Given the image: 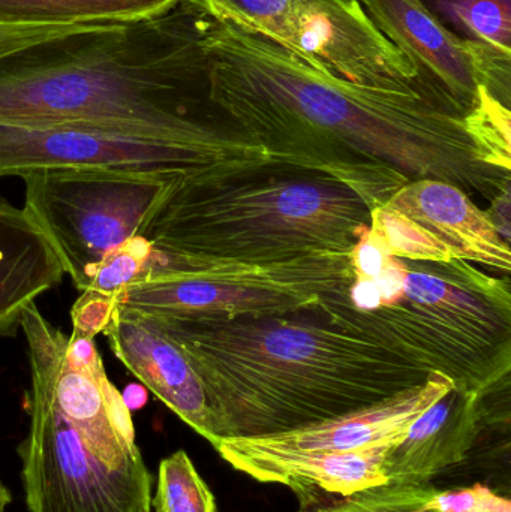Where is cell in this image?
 <instances>
[{"instance_id":"26","label":"cell","mask_w":511,"mask_h":512,"mask_svg":"<svg viewBox=\"0 0 511 512\" xmlns=\"http://www.w3.org/2000/svg\"><path fill=\"white\" fill-rule=\"evenodd\" d=\"M113 298L104 297L96 292H81V297L72 306V334L71 336L95 339L104 331L113 315Z\"/></svg>"},{"instance_id":"13","label":"cell","mask_w":511,"mask_h":512,"mask_svg":"<svg viewBox=\"0 0 511 512\" xmlns=\"http://www.w3.org/2000/svg\"><path fill=\"white\" fill-rule=\"evenodd\" d=\"M486 423L482 396L453 387L389 448L383 460L386 483L431 484L435 477L467 460Z\"/></svg>"},{"instance_id":"15","label":"cell","mask_w":511,"mask_h":512,"mask_svg":"<svg viewBox=\"0 0 511 512\" xmlns=\"http://www.w3.org/2000/svg\"><path fill=\"white\" fill-rule=\"evenodd\" d=\"M384 204L429 231L456 259L509 276L510 243L500 236L488 212L458 186L441 180H411Z\"/></svg>"},{"instance_id":"23","label":"cell","mask_w":511,"mask_h":512,"mask_svg":"<svg viewBox=\"0 0 511 512\" xmlns=\"http://www.w3.org/2000/svg\"><path fill=\"white\" fill-rule=\"evenodd\" d=\"M152 254L149 240L141 236L132 237L99 264L86 291L113 298L117 292L146 276Z\"/></svg>"},{"instance_id":"1","label":"cell","mask_w":511,"mask_h":512,"mask_svg":"<svg viewBox=\"0 0 511 512\" xmlns=\"http://www.w3.org/2000/svg\"><path fill=\"white\" fill-rule=\"evenodd\" d=\"M189 2L204 99L221 125L342 182L357 165L380 164L491 201L509 191L510 173L485 164L464 114L440 96L342 80Z\"/></svg>"},{"instance_id":"20","label":"cell","mask_w":511,"mask_h":512,"mask_svg":"<svg viewBox=\"0 0 511 512\" xmlns=\"http://www.w3.org/2000/svg\"><path fill=\"white\" fill-rule=\"evenodd\" d=\"M155 512H218L216 499L186 451L170 454L159 463Z\"/></svg>"},{"instance_id":"24","label":"cell","mask_w":511,"mask_h":512,"mask_svg":"<svg viewBox=\"0 0 511 512\" xmlns=\"http://www.w3.org/2000/svg\"><path fill=\"white\" fill-rule=\"evenodd\" d=\"M465 44L473 59L479 87H483L504 107L510 108L511 53L479 42L465 41Z\"/></svg>"},{"instance_id":"16","label":"cell","mask_w":511,"mask_h":512,"mask_svg":"<svg viewBox=\"0 0 511 512\" xmlns=\"http://www.w3.org/2000/svg\"><path fill=\"white\" fill-rule=\"evenodd\" d=\"M65 274L32 216L0 197V336L14 334L24 310L60 285Z\"/></svg>"},{"instance_id":"27","label":"cell","mask_w":511,"mask_h":512,"mask_svg":"<svg viewBox=\"0 0 511 512\" xmlns=\"http://www.w3.org/2000/svg\"><path fill=\"white\" fill-rule=\"evenodd\" d=\"M99 24H47V26H0V57L38 42L89 29Z\"/></svg>"},{"instance_id":"28","label":"cell","mask_w":511,"mask_h":512,"mask_svg":"<svg viewBox=\"0 0 511 512\" xmlns=\"http://www.w3.org/2000/svg\"><path fill=\"white\" fill-rule=\"evenodd\" d=\"M390 255L377 239L369 234L368 228L360 234L359 242L351 251V265L354 276L374 279L386 267Z\"/></svg>"},{"instance_id":"29","label":"cell","mask_w":511,"mask_h":512,"mask_svg":"<svg viewBox=\"0 0 511 512\" xmlns=\"http://www.w3.org/2000/svg\"><path fill=\"white\" fill-rule=\"evenodd\" d=\"M11 502V492H9L8 487H6L5 484L2 483V480H0V512H5Z\"/></svg>"},{"instance_id":"2","label":"cell","mask_w":511,"mask_h":512,"mask_svg":"<svg viewBox=\"0 0 511 512\" xmlns=\"http://www.w3.org/2000/svg\"><path fill=\"white\" fill-rule=\"evenodd\" d=\"M0 123L192 146L255 143L210 116L188 0L161 17L99 24L0 57Z\"/></svg>"},{"instance_id":"11","label":"cell","mask_w":511,"mask_h":512,"mask_svg":"<svg viewBox=\"0 0 511 512\" xmlns=\"http://www.w3.org/2000/svg\"><path fill=\"white\" fill-rule=\"evenodd\" d=\"M102 334L143 387L207 441L206 390L182 348L149 316L126 307L116 306Z\"/></svg>"},{"instance_id":"9","label":"cell","mask_w":511,"mask_h":512,"mask_svg":"<svg viewBox=\"0 0 511 512\" xmlns=\"http://www.w3.org/2000/svg\"><path fill=\"white\" fill-rule=\"evenodd\" d=\"M26 210L53 245L75 288L86 291L96 268L137 236L177 180L111 170H48L21 177Z\"/></svg>"},{"instance_id":"12","label":"cell","mask_w":511,"mask_h":512,"mask_svg":"<svg viewBox=\"0 0 511 512\" xmlns=\"http://www.w3.org/2000/svg\"><path fill=\"white\" fill-rule=\"evenodd\" d=\"M378 30L416 66L420 78L462 114L477 101L476 71L464 39L420 0H359Z\"/></svg>"},{"instance_id":"4","label":"cell","mask_w":511,"mask_h":512,"mask_svg":"<svg viewBox=\"0 0 511 512\" xmlns=\"http://www.w3.org/2000/svg\"><path fill=\"white\" fill-rule=\"evenodd\" d=\"M29 349L30 427L18 447L29 512H152L153 477L131 409L98 349L68 352L36 303L21 316Z\"/></svg>"},{"instance_id":"10","label":"cell","mask_w":511,"mask_h":512,"mask_svg":"<svg viewBox=\"0 0 511 512\" xmlns=\"http://www.w3.org/2000/svg\"><path fill=\"white\" fill-rule=\"evenodd\" d=\"M279 45L342 80L401 92L422 90L447 101L375 27L359 0H293Z\"/></svg>"},{"instance_id":"8","label":"cell","mask_w":511,"mask_h":512,"mask_svg":"<svg viewBox=\"0 0 511 512\" xmlns=\"http://www.w3.org/2000/svg\"><path fill=\"white\" fill-rule=\"evenodd\" d=\"M288 168L314 170L315 165L299 156L272 152L258 143L192 146L75 126L0 123V179L48 170H111L215 185Z\"/></svg>"},{"instance_id":"5","label":"cell","mask_w":511,"mask_h":512,"mask_svg":"<svg viewBox=\"0 0 511 512\" xmlns=\"http://www.w3.org/2000/svg\"><path fill=\"white\" fill-rule=\"evenodd\" d=\"M305 313L440 373L467 393L483 396L510 379L509 277L462 259L390 256L377 277L354 276Z\"/></svg>"},{"instance_id":"6","label":"cell","mask_w":511,"mask_h":512,"mask_svg":"<svg viewBox=\"0 0 511 512\" xmlns=\"http://www.w3.org/2000/svg\"><path fill=\"white\" fill-rule=\"evenodd\" d=\"M371 204L317 170H270L216 185L179 180L137 236L165 254L269 262L351 252L369 227Z\"/></svg>"},{"instance_id":"21","label":"cell","mask_w":511,"mask_h":512,"mask_svg":"<svg viewBox=\"0 0 511 512\" xmlns=\"http://www.w3.org/2000/svg\"><path fill=\"white\" fill-rule=\"evenodd\" d=\"M368 231L387 254L396 258L431 262L455 259L453 252L429 231L386 204L371 209Z\"/></svg>"},{"instance_id":"22","label":"cell","mask_w":511,"mask_h":512,"mask_svg":"<svg viewBox=\"0 0 511 512\" xmlns=\"http://www.w3.org/2000/svg\"><path fill=\"white\" fill-rule=\"evenodd\" d=\"M464 120L485 164L511 173L510 108L479 87L476 104L465 114Z\"/></svg>"},{"instance_id":"3","label":"cell","mask_w":511,"mask_h":512,"mask_svg":"<svg viewBox=\"0 0 511 512\" xmlns=\"http://www.w3.org/2000/svg\"><path fill=\"white\" fill-rule=\"evenodd\" d=\"M152 321L203 381L209 444L336 420L414 390L432 375L308 313L221 325Z\"/></svg>"},{"instance_id":"14","label":"cell","mask_w":511,"mask_h":512,"mask_svg":"<svg viewBox=\"0 0 511 512\" xmlns=\"http://www.w3.org/2000/svg\"><path fill=\"white\" fill-rule=\"evenodd\" d=\"M210 445L231 468L260 483L282 484L294 493L323 490L350 495L386 484L383 460L393 444L350 453L260 450L240 438L216 439Z\"/></svg>"},{"instance_id":"18","label":"cell","mask_w":511,"mask_h":512,"mask_svg":"<svg viewBox=\"0 0 511 512\" xmlns=\"http://www.w3.org/2000/svg\"><path fill=\"white\" fill-rule=\"evenodd\" d=\"M435 489L425 486L380 484L350 495H336L323 490L296 493L299 512H438L432 508Z\"/></svg>"},{"instance_id":"25","label":"cell","mask_w":511,"mask_h":512,"mask_svg":"<svg viewBox=\"0 0 511 512\" xmlns=\"http://www.w3.org/2000/svg\"><path fill=\"white\" fill-rule=\"evenodd\" d=\"M432 508L438 512H511V502L489 487L474 484L461 489L437 490Z\"/></svg>"},{"instance_id":"19","label":"cell","mask_w":511,"mask_h":512,"mask_svg":"<svg viewBox=\"0 0 511 512\" xmlns=\"http://www.w3.org/2000/svg\"><path fill=\"white\" fill-rule=\"evenodd\" d=\"M453 35L511 53V0H420Z\"/></svg>"},{"instance_id":"17","label":"cell","mask_w":511,"mask_h":512,"mask_svg":"<svg viewBox=\"0 0 511 512\" xmlns=\"http://www.w3.org/2000/svg\"><path fill=\"white\" fill-rule=\"evenodd\" d=\"M180 0H0V26L129 23L161 17Z\"/></svg>"},{"instance_id":"7","label":"cell","mask_w":511,"mask_h":512,"mask_svg":"<svg viewBox=\"0 0 511 512\" xmlns=\"http://www.w3.org/2000/svg\"><path fill=\"white\" fill-rule=\"evenodd\" d=\"M353 280L351 252L242 262L153 249L146 276L117 292L113 303L159 322L221 325L308 312Z\"/></svg>"}]
</instances>
